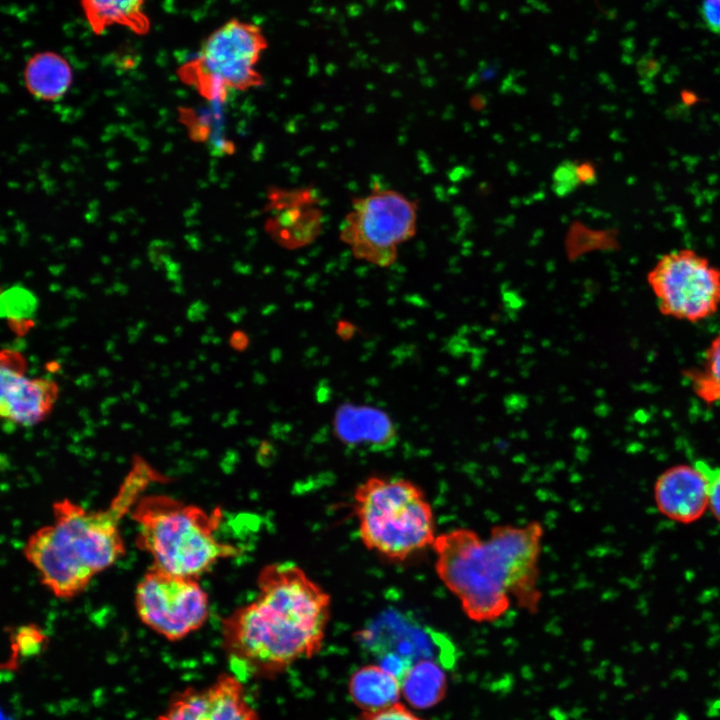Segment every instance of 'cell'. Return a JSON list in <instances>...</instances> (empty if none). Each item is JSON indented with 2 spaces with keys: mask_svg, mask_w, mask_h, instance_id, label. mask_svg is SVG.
<instances>
[{
  "mask_svg": "<svg viewBox=\"0 0 720 720\" xmlns=\"http://www.w3.org/2000/svg\"><path fill=\"white\" fill-rule=\"evenodd\" d=\"M254 600L221 625L231 673L242 681L271 678L319 652L330 619V595L298 565H265Z\"/></svg>",
  "mask_w": 720,
  "mask_h": 720,
  "instance_id": "6da1fadb",
  "label": "cell"
},
{
  "mask_svg": "<svg viewBox=\"0 0 720 720\" xmlns=\"http://www.w3.org/2000/svg\"><path fill=\"white\" fill-rule=\"evenodd\" d=\"M158 479L147 464L138 463L104 509L87 510L69 499L55 502L52 522L32 533L23 549L41 583L62 599L84 591L125 553L120 521Z\"/></svg>",
  "mask_w": 720,
  "mask_h": 720,
  "instance_id": "7a4b0ae2",
  "label": "cell"
},
{
  "mask_svg": "<svg viewBox=\"0 0 720 720\" xmlns=\"http://www.w3.org/2000/svg\"><path fill=\"white\" fill-rule=\"evenodd\" d=\"M137 525V546L147 552L152 567L198 579L218 561L235 557L239 549L221 542L216 531L222 519L167 495L141 496L131 510Z\"/></svg>",
  "mask_w": 720,
  "mask_h": 720,
  "instance_id": "3957f363",
  "label": "cell"
},
{
  "mask_svg": "<svg viewBox=\"0 0 720 720\" xmlns=\"http://www.w3.org/2000/svg\"><path fill=\"white\" fill-rule=\"evenodd\" d=\"M353 511L362 544L384 559L405 561L435 541L433 509L409 480L367 478L355 489Z\"/></svg>",
  "mask_w": 720,
  "mask_h": 720,
  "instance_id": "277c9868",
  "label": "cell"
},
{
  "mask_svg": "<svg viewBox=\"0 0 720 720\" xmlns=\"http://www.w3.org/2000/svg\"><path fill=\"white\" fill-rule=\"evenodd\" d=\"M432 549L439 579L470 620L493 622L507 612L512 599L506 568L488 538L458 528L436 536Z\"/></svg>",
  "mask_w": 720,
  "mask_h": 720,
  "instance_id": "5b68a950",
  "label": "cell"
},
{
  "mask_svg": "<svg viewBox=\"0 0 720 720\" xmlns=\"http://www.w3.org/2000/svg\"><path fill=\"white\" fill-rule=\"evenodd\" d=\"M267 48L268 38L260 25L231 18L204 40L179 74L207 99L224 100L231 93L263 85L259 63Z\"/></svg>",
  "mask_w": 720,
  "mask_h": 720,
  "instance_id": "8992f818",
  "label": "cell"
},
{
  "mask_svg": "<svg viewBox=\"0 0 720 720\" xmlns=\"http://www.w3.org/2000/svg\"><path fill=\"white\" fill-rule=\"evenodd\" d=\"M417 210V203L404 194L376 187L353 199L340 239L355 258L387 267L396 260L398 246L416 234Z\"/></svg>",
  "mask_w": 720,
  "mask_h": 720,
  "instance_id": "52a82bcc",
  "label": "cell"
},
{
  "mask_svg": "<svg viewBox=\"0 0 720 720\" xmlns=\"http://www.w3.org/2000/svg\"><path fill=\"white\" fill-rule=\"evenodd\" d=\"M647 281L665 316L697 322L720 308V270L694 250L664 254Z\"/></svg>",
  "mask_w": 720,
  "mask_h": 720,
  "instance_id": "ba28073f",
  "label": "cell"
},
{
  "mask_svg": "<svg viewBox=\"0 0 720 720\" xmlns=\"http://www.w3.org/2000/svg\"><path fill=\"white\" fill-rule=\"evenodd\" d=\"M140 620L167 640L177 641L201 628L209 615V599L196 578L152 567L136 587Z\"/></svg>",
  "mask_w": 720,
  "mask_h": 720,
  "instance_id": "9c48e42d",
  "label": "cell"
},
{
  "mask_svg": "<svg viewBox=\"0 0 720 720\" xmlns=\"http://www.w3.org/2000/svg\"><path fill=\"white\" fill-rule=\"evenodd\" d=\"M543 535L542 524L531 521L525 525H496L488 536L504 561L512 601L532 614L537 612L542 597L538 581Z\"/></svg>",
  "mask_w": 720,
  "mask_h": 720,
  "instance_id": "30bf717a",
  "label": "cell"
},
{
  "mask_svg": "<svg viewBox=\"0 0 720 720\" xmlns=\"http://www.w3.org/2000/svg\"><path fill=\"white\" fill-rule=\"evenodd\" d=\"M155 720H259V716L242 680L223 673L208 686L176 692Z\"/></svg>",
  "mask_w": 720,
  "mask_h": 720,
  "instance_id": "8fae6325",
  "label": "cell"
},
{
  "mask_svg": "<svg viewBox=\"0 0 720 720\" xmlns=\"http://www.w3.org/2000/svg\"><path fill=\"white\" fill-rule=\"evenodd\" d=\"M358 635L359 642L373 652L378 661L395 656L410 665L431 659L447 666L455 659L454 647L447 638L437 632L425 631L399 614L387 615L377 625L365 628Z\"/></svg>",
  "mask_w": 720,
  "mask_h": 720,
  "instance_id": "7c38bea8",
  "label": "cell"
},
{
  "mask_svg": "<svg viewBox=\"0 0 720 720\" xmlns=\"http://www.w3.org/2000/svg\"><path fill=\"white\" fill-rule=\"evenodd\" d=\"M654 499L661 514L670 520L688 524L708 509L707 483L693 465H675L659 475Z\"/></svg>",
  "mask_w": 720,
  "mask_h": 720,
  "instance_id": "4fadbf2b",
  "label": "cell"
},
{
  "mask_svg": "<svg viewBox=\"0 0 720 720\" xmlns=\"http://www.w3.org/2000/svg\"><path fill=\"white\" fill-rule=\"evenodd\" d=\"M312 193L277 191L271 193L270 233L286 248H299L316 238L320 230L321 213L313 206Z\"/></svg>",
  "mask_w": 720,
  "mask_h": 720,
  "instance_id": "5bb4252c",
  "label": "cell"
},
{
  "mask_svg": "<svg viewBox=\"0 0 720 720\" xmlns=\"http://www.w3.org/2000/svg\"><path fill=\"white\" fill-rule=\"evenodd\" d=\"M56 386L47 379H29L10 367H1V415L8 423L32 426L49 412Z\"/></svg>",
  "mask_w": 720,
  "mask_h": 720,
  "instance_id": "9a60e30c",
  "label": "cell"
},
{
  "mask_svg": "<svg viewBox=\"0 0 720 720\" xmlns=\"http://www.w3.org/2000/svg\"><path fill=\"white\" fill-rule=\"evenodd\" d=\"M334 433L345 446L368 451H384L397 442L396 427L383 410L353 403L341 404L333 419Z\"/></svg>",
  "mask_w": 720,
  "mask_h": 720,
  "instance_id": "2e32d148",
  "label": "cell"
},
{
  "mask_svg": "<svg viewBox=\"0 0 720 720\" xmlns=\"http://www.w3.org/2000/svg\"><path fill=\"white\" fill-rule=\"evenodd\" d=\"M146 0H80L88 25L96 35L110 27L121 26L137 35L150 31L151 23L144 11Z\"/></svg>",
  "mask_w": 720,
  "mask_h": 720,
  "instance_id": "e0dca14e",
  "label": "cell"
},
{
  "mask_svg": "<svg viewBox=\"0 0 720 720\" xmlns=\"http://www.w3.org/2000/svg\"><path fill=\"white\" fill-rule=\"evenodd\" d=\"M348 690L351 700L362 711L395 704L402 696L400 680L379 664L357 669L349 680Z\"/></svg>",
  "mask_w": 720,
  "mask_h": 720,
  "instance_id": "ac0fdd59",
  "label": "cell"
},
{
  "mask_svg": "<svg viewBox=\"0 0 720 720\" xmlns=\"http://www.w3.org/2000/svg\"><path fill=\"white\" fill-rule=\"evenodd\" d=\"M25 84L36 97L55 100L62 97L72 83V69L60 54L44 51L34 54L26 63Z\"/></svg>",
  "mask_w": 720,
  "mask_h": 720,
  "instance_id": "d6986e66",
  "label": "cell"
},
{
  "mask_svg": "<svg viewBox=\"0 0 720 720\" xmlns=\"http://www.w3.org/2000/svg\"><path fill=\"white\" fill-rule=\"evenodd\" d=\"M443 667L431 659L418 661L410 667L401 681V693L411 706L426 709L443 700L448 688Z\"/></svg>",
  "mask_w": 720,
  "mask_h": 720,
  "instance_id": "ffe728a7",
  "label": "cell"
},
{
  "mask_svg": "<svg viewBox=\"0 0 720 720\" xmlns=\"http://www.w3.org/2000/svg\"><path fill=\"white\" fill-rule=\"evenodd\" d=\"M685 375L698 398L706 404H720V334L706 349L702 365Z\"/></svg>",
  "mask_w": 720,
  "mask_h": 720,
  "instance_id": "44dd1931",
  "label": "cell"
},
{
  "mask_svg": "<svg viewBox=\"0 0 720 720\" xmlns=\"http://www.w3.org/2000/svg\"><path fill=\"white\" fill-rule=\"evenodd\" d=\"M581 184L578 163L575 161L564 160L553 171L551 188L559 197L569 195Z\"/></svg>",
  "mask_w": 720,
  "mask_h": 720,
  "instance_id": "7402d4cb",
  "label": "cell"
},
{
  "mask_svg": "<svg viewBox=\"0 0 720 720\" xmlns=\"http://www.w3.org/2000/svg\"><path fill=\"white\" fill-rule=\"evenodd\" d=\"M694 465L703 474L707 483L708 509L720 522V467L713 466L705 460H697Z\"/></svg>",
  "mask_w": 720,
  "mask_h": 720,
  "instance_id": "603a6c76",
  "label": "cell"
},
{
  "mask_svg": "<svg viewBox=\"0 0 720 720\" xmlns=\"http://www.w3.org/2000/svg\"><path fill=\"white\" fill-rule=\"evenodd\" d=\"M355 720H423L402 703L380 709L364 710Z\"/></svg>",
  "mask_w": 720,
  "mask_h": 720,
  "instance_id": "cb8c5ba5",
  "label": "cell"
},
{
  "mask_svg": "<svg viewBox=\"0 0 720 720\" xmlns=\"http://www.w3.org/2000/svg\"><path fill=\"white\" fill-rule=\"evenodd\" d=\"M701 16L705 26L720 36V0H703Z\"/></svg>",
  "mask_w": 720,
  "mask_h": 720,
  "instance_id": "d4e9b609",
  "label": "cell"
},
{
  "mask_svg": "<svg viewBox=\"0 0 720 720\" xmlns=\"http://www.w3.org/2000/svg\"><path fill=\"white\" fill-rule=\"evenodd\" d=\"M13 290L15 296L13 295L11 290L7 291V310L9 313L12 314H16V312L23 314V311H25L27 307L32 306V297L27 291L23 289L15 288Z\"/></svg>",
  "mask_w": 720,
  "mask_h": 720,
  "instance_id": "484cf974",
  "label": "cell"
},
{
  "mask_svg": "<svg viewBox=\"0 0 720 720\" xmlns=\"http://www.w3.org/2000/svg\"><path fill=\"white\" fill-rule=\"evenodd\" d=\"M16 640L18 643L16 648H19L24 655L33 653L34 650H39L42 642L41 635L31 630L21 631L17 635Z\"/></svg>",
  "mask_w": 720,
  "mask_h": 720,
  "instance_id": "4316f807",
  "label": "cell"
},
{
  "mask_svg": "<svg viewBox=\"0 0 720 720\" xmlns=\"http://www.w3.org/2000/svg\"><path fill=\"white\" fill-rule=\"evenodd\" d=\"M578 174L581 183H591L595 177L594 169L588 163L578 164Z\"/></svg>",
  "mask_w": 720,
  "mask_h": 720,
  "instance_id": "83f0119b",
  "label": "cell"
}]
</instances>
